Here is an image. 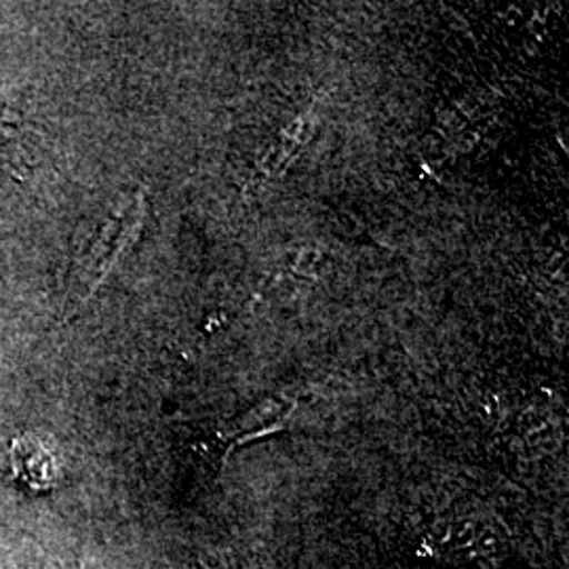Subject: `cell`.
Returning a JSON list of instances; mask_svg holds the SVG:
<instances>
[{"label":"cell","mask_w":569,"mask_h":569,"mask_svg":"<svg viewBox=\"0 0 569 569\" xmlns=\"http://www.w3.org/2000/svg\"><path fill=\"white\" fill-rule=\"evenodd\" d=\"M11 460L16 477H20L28 486L34 489H49L56 486V453L47 443H42L39 437L26 435L21 439H16L11 449Z\"/></svg>","instance_id":"cell-3"},{"label":"cell","mask_w":569,"mask_h":569,"mask_svg":"<svg viewBox=\"0 0 569 569\" xmlns=\"http://www.w3.org/2000/svg\"><path fill=\"white\" fill-rule=\"evenodd\" d=\"M140 222L142 207L140 203L131 204L121 218L103 226L102 232L93 241H89L87 247H81L74 253L63 281L60 308L63 323L79 317L82 308L89 305L114 260L133 243L136 232L140 230Z\"/></svg>","instance_id":"cell-1"},{"label":"cell","mask_w":569,"mask_h":569,"mask_svg":"<svg viewBox=\"0 0 569 569\" xmlns=\"http://www.w3.org/2000/svg\"><path fill=\"white\" fill-rule=\"evenodd\" d=\"M34 129L16 93H0V186L20 183L32 171Z\"/></svg>","instance_id":"cell-2"}]
</instances>
